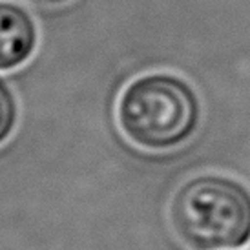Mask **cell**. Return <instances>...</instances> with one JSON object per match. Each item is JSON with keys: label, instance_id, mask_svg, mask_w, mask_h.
Segmentation results:
<instances>
[{"label": "cell", "instance_id": "cell-1", "mask_svg": "<svg viewBox=\"0 0 250 250\" xmlns=\"http://www.w3.org/2000/svg\"><path fill=\"white\" fill-rule=\"evenodd\" d=\"M168 221L190 250L245 249L250 243V188L227 174H195L172 194Z\"/></svg>", "mask_w": 250, "mask_h": 250}, {"label": "cell", "instance_id": "cell-2", "mask_svg": "<svg viewBox=\"0 0 250 250\" xmlns=\"http://www.w3.org/2000/svg\"><path fill=\"white\" fill-rule=\"evenodd\" d=\"M117 125L146 152H170L194 137L201 103L194 88L170 73H148L126 86L117 103Z\"/></svg>", "mask_w": 250, "mask_h": 250}, {"label": "cell", "instance_id": "cell-3", "mask_svg": "<svg viewBox=\"0 0 250 250\" xmlns=\"http://www.w3.org/2000/svg\"><path fill=\"white\" fill-rule=\"evenodd\" d=\"M37 28L26 9L0 2V71L21 68L33 55Z\"/></svg>", "mask_w": 250, "mask_h": 250}, {"label": "cell", "instance_id": "cell-4", "mask_svg": "<svg viewBox=\"0 0 250 250\" xmlns=\"http://www.w3.org/2000/svg\"><path fill=\"white\" fill-rule=\"evenodd\" d=\"M19 123V104L15 93L2 79H0V146L7 143L13 135Z\"/></svg>", "mask_w": 250, "mask_h": 250}, {"label": "cell", "instance_id": "cell-5", "mask_svg": "<svg viewBox=\"0 0 250 250\" xmlns=\"http://www.w3.org/2000/svg\"><path fill=\"white\" fill-rule=\"evenodd\" d=\"M39 4H48V6H55V4H64V2H68V0H35Z\"/></svg>", "mask_w": 250, "mask_h": 250}]
</instances>
